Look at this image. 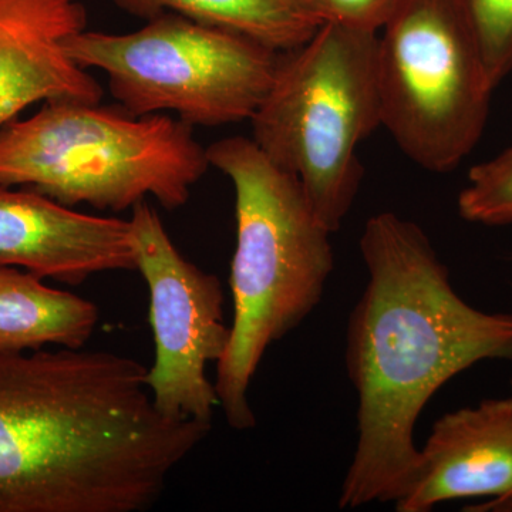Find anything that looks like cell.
Listing matches in <instances>:
<instances>
[{
  "mask_svg": "<svg viewBox=\"0 0 512 512\" xmlns=\"http://www.w3.org/2000/svg\"><path fill=\"white\" fill-rule=\"evenodd\" d=\"M511 387H512V382H511Z\"/></svg>",
  "mask_w": 512,
  "mask_h": 512,
  "instance_id": "obj_19",
  "label": "cell"
},
{
  "mask_svg": "<svg viewBox=\"0 0 512 512\" xmlns=\"http://www.w3.org/2000/svg\"><path fill=\"white\" fill-rule=\"evenodd\" d=\"M359 245L369 281L348 326L359 436L342 510L400 500L416 476L414 429L431 397L478 362H512V313L478 311L460 298L416 222L377 214Z\"/></svg>",
  "mask_w": 512,
  "mask_h": 512,
  "instance_id": "obj_1",
  "label": "cell"
},
{
  "mask_svg": "<svg viewBox=\"0 0 512 512\" xmlns=\"http://www.w3.org/2000/svg\"><path fill=\"white\" fill-rule=\"evenodd\" d=\"M468 511L512 512V491L503 495V497L491 498L488 503L477 508H471Z\"/></svg>",
  "mask_w": 512,
  "mask_h": 512,
  "instance_id": "obj_17",
  "label": "cell"
},
{
  "mask_svg": "<svg viewBox=\"0 0 512 512\" xmlns=\"http://www.w3.org/2000/svg\"><path fill=\"white\" fill-rule=\"evenodd\" d=\"M376 70L382 126L413 163L446 174L470 156L495 89L457 0H400Z\"/></svg>",
  "mask_w": 512,
  "mask_h": 512,
  "instance_id": "obj_7",
  "label": "cell"
},
{
  "mask_svg": "<svg viewBox=\"0 0 512 512\" xmlns=\"http://www.w3.org/2000/svg\"><path fill=\"white\" fill-rule=\"evenodd\" d=\"M458 212L474 224H512V147L471 168L458 195Z\"/></svg>",
  "mask_w": 512,
  "mask_h": 512,
  "instance_id": "obj_14",
  "label": "cell"
},
{
  "mask_svg": "<svg viewBox=\"0 0 512 512\" xmlns=\"http://www.w3.org/2000/svg\"><path fill=\"white\" fill-rule=\"evenodd\" d=\"M379 32L323 22L282 53L274 84L252 116V140L295 175L320 222L335 234L362 184L357 147L382 126Z\"/></svg>",
  "mask_w": 512,
  "mask_h": 512,
  "instance_id": "obj_5",
  "label": "cell"
},
{
  "mask_svg": "<svg viewBox=\"0 0 512 512\" xmlns=\"http://www.w3.org/2000/svg\"><path fill=\"white\" fill-rule=\"evenodd\" d=\"M0 266L69 285L103 272L137 271L133 227L0 185Z\"/></svg>",
  "mask_w": 512,
  "mask_h": 512,
  "instance_id": "obj_9",
  "label": "cell"
},
{
  "mask_svg": "<svg viewBox=\"0 0 512 512\" xmlns=\"http://www.w3.org/2000/svg\"><path fill=\"white\" fill-rule=\"evenodd\" d=\"M83 0H0V128L35 103H100L103 87L67 53Z\"/></svg>",
  "mask_w": 512,
  "mask_h": 512,
  "instance_id": "obj_10",
  "label": "cell"
},
{
  "mask_svg": "<svg viewBox=\"0 0 512 512\" xmlns=\"http://www.w3.org/2000/svg\"><path fill=\"white\" fill-rule=\"evenodd\" d=\"M99 309L39 276L0 266V355L52 348L82 349L92 339Z\"/></svg>",
  "mask_w": 512,
  "mask_h": 512,
  "instance_id": "obj_12",
  "label": "cell"
},
{
  "mask_svg": "<svg viewBox=\"0 0 512 512\" xmlns=\"http://www.w3.org/2000/svg\"><path fill=\"white\" fill-rule=\"evenodd\" d=\"M64 45L83 69L106 74L111 96L131 116L171 111L192 127L251 120L282 56L247 36L175 13L121 35L84 29Z\"/></svg>",
  "mask_w": 512,
  "mask_h": 512,
  "instance_id": "obj_6",
  "label": "cell"
},
{
  "mask_svg": "<svg viewBox=\"0 0 512 512\" xmlns=\"http://www.w3.org/2000/svg\"><path fill=\"white\" fill-rule=\"evenodd\" d=\"M292 3H295L299 9H302L303 12L311 15L312 18L319 20L322 22V18H320V0H291Z\"/></svg>",
  "mask_w": 512,
  "mask_h": 512,
  "instance_id": "obj_18",
  "label": "cell"
},
{
  "mask_svg": "<svg viewBox=\"0 0 512 512\" xmlns=\"http://www.w3.org/2000/svg\"><path fill=\"white\" fill-rule=\"evenodd\" d=\"M493 87L512 72V0H457Z\"/></svg>",
  "mask_w": 512,
  "mask_h": 512,
  "instance_id": "obj_15",
  "label": "cell"
},
{
  "mask_svg": "<svg viewBox=\"0 0 512 512\" xmlns=\"http://www.w3.org/2000/svg\"><path fill=\"white\" fill-rule=\"evenodd\" d=\"M157 454L156 412L131 357L0 355V512H133Z\"/></svg>",
  "mask_w": 512,
  "mask_h": 512,
  "instance_id": "obj_2",
  "label": "cell"
},
{
  "mask_svg": "<svg viewBox=\"0 0 512 512\" xmlns=\"http://www.w3.org/2000/svg\"><path fill=\"white\" fill-rule=\"evenodd\" d=\"M137 271L150 293L154 363L147 386L158 412L212 426L220 406L208 366L225 355L231 325L224 319L218 276L185 259L147 201L131 210Z\"/></svg>",
  "mask_w": 512,
  "mask_h": 512,
  "instance_id": "obj_8",
  "label": "cell"
},
{
  "mask_svg": "<svg viewBox=\"0 0 512 512\" xmlns=\"http://www.w3.org/2000/svg\"><path fill=\"white\" fill-rule=\"evenodd\" d=\"M400 0H320L322 22L379 32Z\"/></svg>",
  "mask_w": 512,
  "mask_h": 512,
  "instance_id": "obj_16",
  "label": "cell"
},
{
  "mask_svg": "<svg viewBox=\"0 0 512 512\" xmlns=\"http://www.w3.org/2000/svg\"><path fill=\"white\" fill-rule=\"evenodd\" d=\"M117 8L150 20L175 13L215 28L231 30L276 52L305 45L322 23L291 0H111Z\"/></svg>",
  "mask_w": 512,
  "mask_h": 512,
  "instance_id": "obj_13",
  "label": "cell"
},
{
  "mask_svg": "<svg viewBox=\"0 0 512 512\" xmlns=\"http://www.w3.org/2000/svg\"><path fill=\"white\" fill-rule=\"evenodd\" d=\"M512 491V396L444 414L420 450L399 512H427L444 501L497 498Z\"/></svg>",
  "mask_w": 512,
  "mask_h": 512,
  "instance_id": "obj_11",
  "label": "cell"
},
{
  "mask_svg": "<svg viewBox=\"0 0 512 512\" xmlns=\"http://www.w3.org/2000/svg\"><path fill=\"white\" fill-rule=\"evenodd\" d=\"M207 156L234 185L237 218L229 276L234 319L214 384L229 427L244 431L256 424L248 394L266 350L322 301L335 256L332 234L301 181L252 138H222L207 147Z\"/></svg>",
  "mask_w": 512,
  "mask_h": 512,
  "instance_id": "obj_3",
  "label": "cell"
},
{
  "mask_svg": "<svg viewBox=\"0 0 512 512\" xmlns=\"http://www.w3.org/2000/svg\"><path fill=\"white\" fill-rule=\"evenodd\" d=\"M210 167L194 127L167 114L49 101L0 128V185L23 187L66 207L133 210L148 197L184 207Z\"/></svg>",
  "mask_w": 512,
  "mask_h": 512,
  "instance_id": "obj_4",
  "label": "cell"
}]
</instances>
